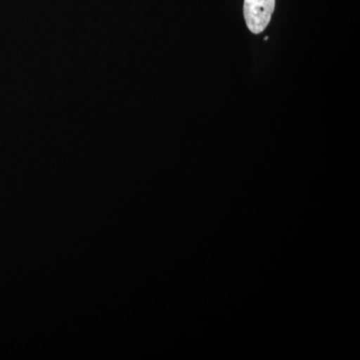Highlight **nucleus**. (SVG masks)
Listing matches in <instances>:
<instances>
[{"label": "nucleus", "mask_w": 360, "mask_h": 360, "mask_svg": "<svg viewBox=\"0 0 360 360\" xmlns=\"http://www.w3.org/2000/svg\"><path fill=\"white\" fill-rule=\"evenodd\" d=\"M276 7V0H245L243 14L248 30L259 34L267 27Z\"/></svg>", "instance_id": "1"}]
</instances>
